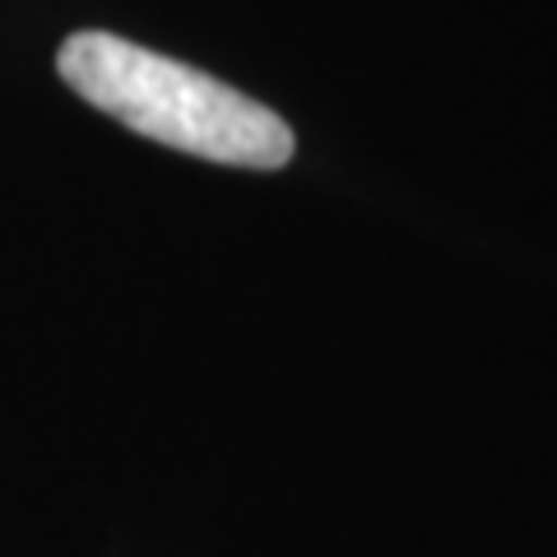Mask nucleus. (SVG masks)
I'll list each match as a JSON object with an SVG mask.
<instances>
[{
    "label": "nucleus",
    "instance_id": "f257e3e1",
    "mask_svg": "<svg viewBox=\"0 0 557 557\" xmlns=\"http://www.w3.org/2000/svg\"><path fill=\"white\" fill-rule=\"evenodd\" d=\"M61 79L89 108L108 112L153 145L228 168L274 172L293 159L288 121L196 65L139 47L116 33H75L57 51Z\"/></svg>",
    "mask_w": 557,
    "mask_h": 557
}]
</instances>
